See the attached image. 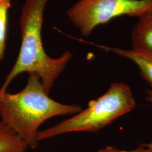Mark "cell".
Returning a JSON list of instances; mask_svg holds the SVG:
<instances>
[{"label":"cell","mask_w":152,"mask_h":152,"mask_svg":"<svg viewBox=\"0 0 152 152\" xmlns=\"http://www.w3.org/2000/svg\"><path fill=\"white\" fill-rule=\"evenodd\" d=\"M28 75L27 83L20 91L0 95V116L34 149L38 145V129L46 121L58 115H75L83 109L78 104H63L51 99L38 75Z\"/></svg>","instance_id":"6da1fadb"},{"label":"cell","mask_w":152,"mask_h":152,"mask_svg":"<svg viewBox=\"0 0 152 152\" xmlns=\"http://www.w3.org/2000/svg\"><path fill=\"white\" fill-rule=\"evenodd\" d=\"M27 142L4 121H0V152H26Z\"/></svg>","instance_id":"52a82bcc"},{"label":"cell","mask_w":152,"mask_h":152,"mask_svg":"<svg viewBox=\"0 0 152 152\" xmlns=\"http://www.w3.org/2000/svg\"><path fill=\"white\" fill-rule=\"evenodd\" d=\"M105 51L111 52L132 61L139 68L142 77L152 87V53L138 49H124L86 42Z\"/></svg>","instance_id":"5b68a950"},{"label":"cell","mask_w":152,"mask_h":152,"mask_svg":"<svg viewBox=\"0 0 152 152\" xmlns=\"http://www.w3.org/2000/svg\"><path fill=\"white\" fill-rule=\"evenodd\" d=\"M133 49L152 53V8L139 18L131 33Z\"/></svg>","instance_id":"8992f818"},{"label":"cell","mask_w":152,"mask_h":152,"mask_svg":"<svg viewBox=\"0 0 152 152\" xmlns=\"http://www.w3.org/2000/svg\"><path fill=\"white\" fill-rule=\"evenodd\" d=\"M98 152H152V150L150 148L144 146L142 144L138 148L132 151L121 150L118 149L117 148L110 145L99 149Z\"/></svg>","instance_id":"9c48e42d"},{"label":"cell","mask_w":152,"mask_h":152,"mask_svg":"<svg viewBox=\"0 0 152 152\" xmlns=\"http://www.w3.org/2000/svg\"><path fill=\"white\" fill-rule=\"evenodd\" d=\"M11 0H0V60H2L6 48L8 11Z\"/></svg>","instance_id":"ba28073f"},{"label":"cell","mask_w":152,"mask_h":152,"mask_svg":"<svg viewBox=\"0 0 152 152\" xmlns=\"http://www.w3.org/2000/svg\"><path fill=\"white\" fill-rule=\"evenodd\" d=\"M146 100L152 104V90H147L146 91ZM144 146L150 148L152 150V142L147 144H142Z\"/></svg>","instance_id":"30bf717a"},{"label":"cell","mask_w":152,"mask_h":152,"mask_svg":"<svg viewBox=\"0 0 152 152\" xmlns=\"http://www.w3.org/2000/svg\"><path fill=\"white\" fill-rule=\"evenodd\" d=\"M152 8V0H80L67 11L71 22L85 37L100 25L120 16L139 18Z\"/></svg>","instance_id":"277c9868"},{"label":"cell","mask_w":152,"mask_h":152,"mask_svg":"<svg viewBox=\"0 0 152 152\" xmlns=\"http://www.w3.org/2000/svg\"><path fill=\"white\" fill-rule=\"evenodd\" d=\"M135 106L130 87L124 82H115L103 95L90 101L87 108L69 119L39 131L37 140L39 142L68 132H98L131 112Z\"/></svg>","instance_id":"3957f363"},{"label":"cell","mask_w":152,"mask_h":152,"mask_svg":"<svg viewBox=\"0 0 152 152\" xmlns=\"http://www.w3.org/2000/svg\"><path fill=\"white\" fill-rule=\"evenodd\" d=\"M48 0H26L20 18L22 43L16 61L0 88V95L16 76L36 73L49 94L56 80L65 69L73 54L66 51L59 58H51L45 52L42 39L44 11Z\"/></svg>","instance_id":"7a4b0ae2"}]
</instances>
